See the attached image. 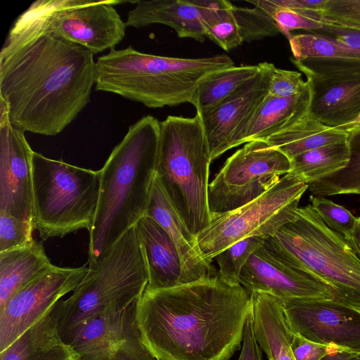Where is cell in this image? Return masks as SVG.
<instances>
[{
	"label": "cell",
	"mask_w": 360,
	"mask_h": 360,
	"mask_svg": "<svg viewBox=\"0 0 360 360\" xmlns=\"http://www.w3.org/2000/svg\"><path fill=\"white\" fill-rule=\"evenodd\" d=\"M94 54L53 32L18 18L0 52V99L11 123L56 136L90 101Z\"/></svg>",
	"instance_id": "cell-1"
},
{
	"label": "cell",
	"mask_w": 360,
	"mask_h": 360,
	"mask_svg": "<svg viewBox=\"0 0 360 360\" xmlns=\"http://www.w3.org/2000/svg\"><path fill=\"white\" fill-rule=\"evenodd\" d=\"M252 309V293L217 274L169 288L146 287L136 319L157 360H229L240 347Z\"/></svg>",
	"instance_id": "cell-2"
},
{
	"label": "cell",
	"mask_w": 360,
	"mask_h": 360,
	"mask_svg": "<svg viewBox=\"0 0 360 360\" xmlns=\"http://www.w3.org/2000/svg\"><path fill=\"white\" fill-rule=\"evenodd\" d=\"M160 121L129 126L100 169L98 205L89 233V266L102 259L145 215L155 176Z\"/></svg>",
	"instance_id": "cell-3"
},
{
	"label": "cell",
	"mask_w": 360,
	"mask_h": 360,
	"mask_svg": "<svg viewBox=\"0 0 360 360\" xmlns=\"http://www.w3.org/2000/svg\"><path fill=\"white\" fill-rule=\"evenodd\" d=\"M233 65L226 54L176 58L145 53L129 46L97 58L95 88L150 108L192 104L202 82Z\"/></svg>",
	"instance_id": "cell-4"
},
{
	"label": "cell",
	"mask_w": 360,
	"mask_h": 360,
	"mask_svg": "<svg viewBox=\"0 0 360 360\" xmlns=\"http://www.w3.org/2000/svg\"><path fill=\"white\" fill-rule=\"evenodd\" d=\"M209 145L201 115L160 122L155 174L179 216L196 236L211 222Z\"/></svg>",
	"instance_id": "cell-5"
},
{
	"label": "cell",
	"mask_w": 360,
	"mask_h": 360,
	"mask_svg": "<svg viewBox=\"0 0 360 360\" xmlns=\"http://www.w3.org/2000/svg\"><path fill=\"white\" fill-rule=\"evenodd\" d=\"M263 247L280 261L329 285L337 301L360 308V259L310 205L298 207L293 217L268 237Z\"/></svg>",
	"instance_id": "cell-6"
},
{
	"label": "cell",
	"mask_w": 360,
	"mask_h": 360,
	"mask_svg": "<svg viewBox=\"0 0 360 360\" xmlns=\"http://www.w3.org/2000/svg\"><path fill=\"white\" fill-rule=\"evenodd\" d=\"M148 283V269L135 228L128 231L94 264L67 300L58 302V330L66 342L70 334L111 307L136 301Z\"/></svg>",
	"instance_id": "cell-7"
},
{
	"label": "cell",
	"mask_w": 360,
	"mask_h": 360,
	"mask_svg": "<svg viewBox=\"0 0 360 360\" xmlns=\"http://www.w3.org/2000/svg\"><path fill=\"white\" fill-rule=\"evenodd\" d=\"M34 224L41 239L90 231L98 205L101 172L51 159L32 158Z\"/></svg>",
	"instance_id": "cell-8"
},
{
	"label": "cell",
	"mask_w": 360,
	"mask_h": 360,
	"mask_svg": "<svg viewBox=\"0 0 360 360\" xmlns=\"http://www.w3.org/2000/svg\"><path fill=\"white\" fill-rule=\"evenodd\" d=\"M309 184L291 173L253 201L233 211L212 215L210 224L196 236L198 249L208 262L246 238L269 237L289 221Z\"/></svg>",
	"instance_id": "cell-9"
},
{
	"label": "cell",
	"mask_w": 360,
	"mask_h": 360,
	"mask_svg": "<svg viewBox=\"0 0 360 360\" xmlns=\"http://www.w3.org/2000/svg\"><path fill=\"white\" fill-rule=\"evenodd\" d=\"M126 2L131 1L38 0L18 18L53 32L95 55L115 49L124 38L126 23L115 6Z\"/></svg>",
	"instance_id": "cell-10"
},
{
	"label": "cell",
	"mask_w": 360,
	"mask_h": 360,
	"mask_svg": "<svg viewBox=\"0 0 360 360\" xmlns=\"http://www.w3.org/2000/svg\"><path fill=\"white\" fill-rule=\"evenodd\" d=\"M291 170V161L266 141L248 142L225 162L208 187L212 215L236 210L257 199Z\"/></svg>",
	"instance_id": "cell-11"
},
{
	"label": "cell",
	"mask_w": 360,
	"mask_h": 360,
	"mask_svg": "<svg viewBox=\"0 0 360 360\" xmlns=\"http://www.w3.org/2000/svg\"><path fill=\"white\" fill-rule=\"evenodd\" d=\"M138 300L126 307L109 308L70 334L66 343L78 360H157L142 340Z\"/></svg>",
	"instance_id": "cell-12"
},
{
	"label": "cell",
	"mask_w": 360,
	"mask_h": 360,
	"mask_svg": "<svg viewBox=\"0 0 360 360\" xmlns=\"http://www.w3.org/2000/svg\"><path fill=\"white\" fill-rule=\"evenodd\" d=\"M289 329L314 342L360 353V308L327 299L280 298Z\"/></svg>",
	"instance_id": "cell-13"
},
{
	"label": "cell",
	"mask_w": 360,
	"mask_h": 360,
	"mask_svg": "<svg viewBox=\"0 0 360 360\" xmlns=\"http://www.w3.org/2000/svg\"><path fill=\"white\" fill-rule=\"evenodd\" d=\"M89 267L56 266L28 283L0 308V352L83 280Z\"/></svg>",
	"instance_id": "cell-14"
},
{
	"label": "cell",
	"mask_w": 360,
	"mask_h": 360,
	"mask_svg": "<svg viewBox=\"0 0 360 360\" xmlns=\"http://www.w3.org/2000/svg\"><path fill=\"white\" fill-rule=\"evenodd\" d=\"M33 151L0 99V212L34 222Z\"/></svg>",
	"instance_id": "cell-15"
},
{
	"label": "cell",
	"mask_w": 360,
	"mask_h": 360,
	"mask_svg": "<svg viewBox=\"0 0 360 360\" xmlns=\"http://www.w3.org/2000/svg\"><path fill=\"white\" fill-rule=\"evenodd\" d=\"M239 282L250 293L264 292L278 298L336 300L335 292L329 285L304 269L276 259L263 245L243 266Z\"/></svg>",
	"instance_id": "cell-16"
},
{
	"label": "cell",
	"mask_w": 360,
	"mask_h": 360,
	"mask_svg": "<svg viewBox=\"0 0 360 360\" xmlns=\"http://www.w3.org/2000/svg\"><path fill=\"white\" fill-rule=\"evenodd\" d=\"M260 72L212 111L201 115L212 161L233 148L237 137L266 96V75Z\"/></svg>",
	"instance_id": "cell-17"
},
{
	"label": "cell",
	"mask_w": 360,
	"mask_h": 360,
	"mask_svg": "<svg viewBox=\"0 0 360 360\" xmlns=\"http://www.w3.org/2000/svg\"><path fill=\"white\" fill-rule=\"evenodd\" d=\"M145 215L156 221L174 243L181 262L184 284L217 276L218 270L201 255L195 236L179 216L156 174Z\"/></svg>",
	"instance_id": "cell-18"
},
{
	"label": "cell",
	"mask_w": 360,
	"mask_h": 360,
	"mask_svg": "<svg viewBox=\"0 0 360 360\" xmlns=\"http://www.w3.org/2000/svg\"><path fill=\"white\" fill-rule=\"evenodd\" d=\"M309 113L323 125L341 128L360 116V78L306 75Z\"/></svg>",
	"instance_id": "cell-19"
},
{
	"label": "cell",
	"mask_w": 360,
	"mask_h": 360,
	"mask_svg": "<svg viewBox=\"0 0 360 360\" xmlns=\"http://www.w3.org/2000/svg\"><path fill=\"white\" fill-rule=\"evenodd\" d=\"M134 228L148 269L147 288L160 290L184 284L179 255L166 231L146 215Z\"/></svg>",
	"instance_id": "cell-20"
},
{
	"label": "cell",
	"mask_w": 360,
	"mask_h": 360,
	"mask_svg": "<svg viewBox=\"0 0 360 360\" xmlns=\"http://www.w3.org/2000/svg\"><path fill=\"white\" fill-rule=\"evenodd\" d=\"M58 302L6 349L0 360H78L70 344L58 330Z\"/></svg>",
	"instance_id": "cell-21"
},
{
	"label": "cell",
	"mask_w": 360,
	"mask_h": 360,
	"mask_svg": "<svg viewBox=\"0 0 360 360\" xmlns=\"http://www.w3.org/2000/svg\"><path fill=\"white\" fill-rule=\"evenodd\" d=\"M127 27L137 29L154 24L172 27L181 38L203 42L206 35L193 0L136 1L129 11Z\"/></svg>",
	"instance_id": "cell-22"
},
{
	"label": "cell",
	"mask_w": 360,
	"mask_h": 360,
	"mask_svg": "<svg viewBox=\"0 0 360 360\" xmlns=\"http://www.w3.org/2000/svg\"><path fill=\"white\" fill-rule=\"evenodd\" d=\"M310 101L309 83L304 91L292 96L266 95L237 137L233 148L252 141H265L294 124L309 113Z\"/></svg>",
	"instance_id": "cell-23"
},
{
	"label": "cell",
	"mask_w": 360,
	"mask_h": 360,
	"mask_svg": "<svg viewBox=\"0 0 360 360\" xmlns=\"http://www.w3.org/2000/svg\"><path fill=\"white\" fill-rule=\"evenodd\" d=\"M255 338L269 360H295L291 349V331L280 298L252 292Z\"/></svg>",
	"instance_id": "cell-24"
},
{
	"label": "cell",
	"mask_w": 360,
	"mask_h": 360,
	"mask_svg": "<svg viewBox=\"0 0 360 360\" xmlns=\"http://www.w3.org/2000/svg\"><path fill=\"white\" fill-rule=\"evenodd\" d=\"M41 242L0 253V308L24 285L53 270Z\"/></svg>",
	"instance_id": "cell-25"
},
{
	"label": "cell",
	"mask_w": 360,
	"mask_h": 360,
	"mask_svg": "<svg viewBox=\"0 0 360 360\" xmlns=\"http://www.w3.org/2000/svg\"><path fill=\"white\" fill-rule=\"evenodd\" d=\"M345 130L326 127L308 113L290 127L265 140L290 160L300 153L347 140Z\"/></svg>",
	"instance_id": "cell-26"
},
{
	"label": "cell",
	"mask_w": 360,
	"mask_h": 360,
	"mask_svg": "<svg viewBox=\"0 0 360 360\" xmlns=\"http://www.w3.org/2000/svg\"><path fill=\"white\" fill-rule=\"evenodd\" d=\"M260 70L259 64L233 65L211 75L200 84L194 96L192 105L196 112L202 115L212 111Z\"/></svg>",
	"instance_id": "cell-27"
},
{
	"label": "cell",
	"mask_w": 360,
	"mask_h": 360,
	"mask_svg": "<svg viewBox=\"0 0 360 360\" xmlns=\"http://www.w3.org/2000/svg\"><path fill=\"white\" fill-rule=\"evenodd\" d=\"M349 160L347 140L297 155L289 173L309 184L345 168Z\"/></svg>",
	"instance_id": "cell-28"
},
{
	"label": "cell",
	"mask_w": 360,
	"mask_h": 360,
	"mask_svg": "<svg viewBox=\"0 0 360 360\" xmlns=\"http://www.w3.org/2000/svg\"><path fill=\"white\" fill-rule=\"evenodd\" d=\"M196 4L206 37L226 51L243 42L233 13V4L226 0H193Z\"/></svg>",
	"instance_id": "cell-29"
},
{
	"label": "cell",
	"mask_w": 360,
	"mask_h": 360,
	"mask_svg": "<svg viewBox=\"0 0 360 360\" xmlns=\"http://www.w3.org/2000/svg\"><path fill=\"white\" fill-rule=\"evenodd\" d=\"M347 131L349 162L345 168L309 184L308 189L314 196L360 194V127Z\"/></svg>",
	"instance_id": "cell-30"
},
{
	"label": "cell",
	"mask_w": 360,
	"mask_h": 360,
	"mask_svg": "<svg viewBox=\"0 0 360 360\" xmlns=\"http://www.w3.org/2000/svg\"><path fill=\"white\" fill-rule=\"evenodd\" d=\"M294 60L345 58L360 59V53L315 33L291 34L288 39Z\"/></svg>",
	"instance_id": "cell-31"
},
{
	"label": "cell",
	"mask_w": 360,
	"mask_h": 360,
	"mask_svg": "<svg viewBox=\"0 0 360 360\" xmlns=\"http://www.w3.org/2000/svg\"><path fill=\"white\" fill-rule=\"evenodd\" d=\"M252 8L233 5L238 25L243 41L251 42L280 33L272 18V6L269 0L248 1Z\"/></svg>",
	"instance_id": "cell-32"
},
{
	"label": "cell",
	"mask_w": 360,
	"mask_h": 360,
	"mask_svg": "<svg viewBox=\"0 0 360 360\" xmlns=\"http://www.w3.org/2000/svg\"><path fill=\"white\" fill-rule=\"evenodd\" d=\"M268 237L253 236L240 240L230 245L214 259L219 265L218 276L224 282L230 285H238L240 271L251 256L260 248Z\"/></svg>",
	"instance_id": "cell-33"
},
{
	"label": "cell",
	"mask_w": 360,
	"mask_h": 360,
	"mask_svg": "<svg viewBox=\"0 0 360 360\" xmlns=\"http://www.w3.org/2000/svg\"><path fill=\"white\" fill-rule=\"evenodd\" d=\"M272 6V18L279 30L288 39L290 32L295 30H304L312 32L322 29L324 26L336 22L327 19L319 13L297 11L277 6L270 0Z\"/></svg>",
	"instance_id": "cell-34"
},
{
	"label": "cell",
	"mask_w": 360,
	"mask_h": 360,
	"mask_svg": "<svg viewBox=\"0 0 360 360\" xmlns=\"http://www.w3.org/2000/svg\"><path fill=\"white\" fill-rule=\"evenodd\" d=\"M290 60L305 75L360 78V59L332 58L297 61L290 58Z\"/></svg>",
	"instance_id": "cell-35"
},
{
	"label": "cell",
	"mask_w": 360,
	"mask_h": 360,
	"mask_svg": "<svg viewBox=\"0 0 360 360\" xmlns=\"http://www.w3.org/2000/svg\"><path fill=\"white\" fill-rule=\"evenodd\" d=\"M309 200L312 209L330 229L345 239L350 236L357 218L350 211L324 197L311 195Z\"/></svg>",
	"instance_id": "cell-36"
},
{
	"label": "cell",
	"mask_w": 360,
	"mask_h": 360,
	"mask_svg": "<svg viewBox=\"0 0 360 360\" xmlns=\"http://www.w3.org/2000/svg\"><path fill=\"white\" fill-rule=\"evenodd\" d=\"M266 75V95L272 97H289L302 93L308 86L297 71L277 68L273 63L263 62Z\"/></svg>",
	"instance_id": "cell-37"
},
{
	"label": "cell",
	"mask_w": 360,
	"mask_h": 360,
	"mask_svg": "<svg viewBox=\"0 0 360 360\" xmlns=\"http://www.w3.org/2000/svg\"><path fill=\"white\" fill-rule=\"evenodd\" d=\"M34 224L0 212V253L30 245Z\"/></svg>",
	"instance_id": "cell-38"
},
{
	"label": "cell",
	"mask_w": 360,
	"mask_h": 360,
	"mask_svg": "<svg viewBox=\"0 0 360 360\" xmlns=\"http://www.w3.org/2000/svg\"><path fill=\"white\" fill-rule=\"evenodd\" d=\"M322 15L342 26L360 30V0H328Z\"/></svg>",
	"instance_id": "cell-39"
},
{
	"label": "cell",
	"mask_w": 360,
	"mask_h": 360,
	"mask_svg": "<svg viewBox=\"0 0 360 360\" xmlns=\"http://www.w3.org/2000/svg\"><path fill=\"white\" fill-rule=\"evenodd\" d=\"M291 333V349L295 360H321L328 354L341 349L334 346L312 342L298 334Z\"/></svg>",
	"instance_id": "cell-40"
},
{
	"label": "cell",
	"mask_w": 360,
	"mask_h": 360,
	"mask_svg": "<svg viewBox=\"0 0 360 360\" xmlns=\"http://www.w3.org/2000/svg\"><path fill=\"white\" fill-rule=\"evenodd\" d=\"M315 33L333 39L360 53V30L342 26L338 23L324 26L314 31Z\"/></svg>",
	"instance_id": "cell-41"
},
{
	"label": "cell",
	"mask_w": 360,
	"mask_h": 360,
	"mask_svg": "<svg viewBox=\"0 0 360 360\" xmlns=\"http://www.w3.org/2000/svg\"><path fill=\"white\" fill-rule=\"evenodd\" d=\"M243 345L238 360H262V353L256 340L252 309L249 314L243 330Z\"/></svg>",
	"instance_id": "cell-42"
},
{
	"label": "cell",
	"mask_w": 360,
	"mask_h": 360,
	"mask_svg": "<svg viewBox=\"0 0 360 360\" xmlns=\"http://www.w3.org/2000/svg\"><path fill=\"white\" fill-rule=\"evenodd\" d=\"M274 4L283 8L303 11L322 13L326 10L328 0H273Z\"/></svg>",
	"instance_id": "cell-43"
},
{
	"label": "cell",
	"mask_w": 360,
	"mask_h": 360,
	"mask_svg": "<svg viewBox=\"0 0 360 360\" xmlns=\"http://www.w3.org/2000/svg\"><path fill=\"white\" fill-rule=\"evenodd\" d=\"M349 245L360 259V217L356 218V221L350 236L346 239Z\"/></svg>",
	"instance_id": "cell-44"
},
{
	"label": "cell",
	"mask_w": 360,
	"mask_h": 360,
	"mask_svg": "<svg viewBox=\"0 0 360 360\" xmlns=\"http://www.w3.org/2000/svg\"><path fill=\"white\" fill-rule=\"evenodd\" d=\"M321 360H360L359 353L344 349H339L330 352Z\"/></svg>",
	"instance_id": "cell-45"
},
{
	"label": "cell",
	"mask_w": 360,
	"mask_h": 360,
	"mask_svg": "<svg viewBox=\"0 0 360 360\" xmlns=\"http://www.w3.org/2000/svg\"><path fill=\"white\" fill-rule=\"evenodd\" d=\"M357 127H360V116L356 120L352 122V123H350L346 126H344L341 128H339V129H343L345 131H349L350 129H355Z\"/></svg>",
	"instance_id": "cell-46"
},
{
	"label": "cell",
	"mask_w": 360,
	"mask_h": 360,
	"mask_svg": "<svg viewBox=\"0 0 360 360\" xmlns=\"http://www.w3.org/2000/svg\"><path fill=\"white\" fill-rule=\"evenodd\" d=\"M359 359H360V353H359Z\"/></svg>",
	"instance_id": "cell-47"
}]
</instances>
